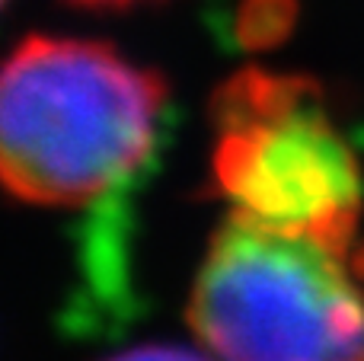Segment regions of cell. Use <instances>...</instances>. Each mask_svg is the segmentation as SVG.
Returning a JSON list of instances; mask_svg holds the SVG:
<instances>
[{
  "label": "cell",
  "instance_id": "3",
  "mask_svg": "<svg viewBox=\"0 0 364 361\" xmlns=\"http://www.w3.org/2000/svg\"><path fill=\"white\" fill-rule=\"evenodd\" d=\"M214 183L230 215L348 253L361 215L358 157L307 77L243 70L214 96Z\"/></svg>",
  "mask_w": 364,
  "mask_h": 361
},
{
  "label": "cell",
  "instance_id": "2",
  "mask_svg": "<svg viewBox=\"0 0 364 361\" xmlns=\"http://www.w3.org/2000/svg\"><path fill=\"white\" fill-rule=\"evenodd\" d=\"M188 323L211 361H364V285L346 253L230 215Z\"/></svg>",
  "mask_w": 364,
  "mask_h": 361
},
{
  "label": "cell",
  "instance_id": "5",
  "mask_svg": "<svg viewBox=\"0 0 364 361\" xmlns=\"http://www.w3.org/2000/svg\"><path fill=\"white\" fill-rule=\"evenodd\" d=\"M74 4H83V6H128L134 0H74Z\"/></svg>",
  "mask_w": 364,
  "mask_h": 361
},
{
  "label": "cell",
  "instance_id": "1",
  "mask_svg": "<svg viewBox=\"0 0 364 361\" xmlns=\"http://www.w3.org/2000/svg\"><path fill=\"white\" fill-rule=\"evenodd\" d=\"M164 80L87 38L29 36L4 68L0 170L32 205H87L147 160Z\"/></svg>",
  "mask_w": 364,
  "mask_h": 361
},
{
  "label": "cell",
  "instance_id": "4",
  "mask_svg": "<svg viewBox=\"0 0 364 361\" xmlns=\"http://www.w3.org/2000/svg\"><path fill=\"white\" fill-rule=\"evenodd\" d=\"M109 361H211L192 349H182V345H138L132 352H122V355L109 358Z\"/></svg>",
  "mask_w": 364,
  "mask_h": 361
}]
</instances>
